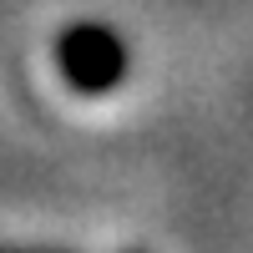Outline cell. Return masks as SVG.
I'll use <instances>...</instances> for the list:
<instances>
[{
  "label": "cell",
  "instance_id": "1",
  "mask_svg": "<svg viewBox=\"0 0 253 253\" xmlns=\"http://www.w3.org/2000/svg\"><path fill=\"white\" fill-rule=\"evenodd\" d=\"M56 66L66 76V86H76L81 96H101L112 91L126 76V41L101 26V20H81V26H66L56 41Z\"/></svg>",
  "mask_w": 253,
  "mask_h": 253
}]
</instances>
